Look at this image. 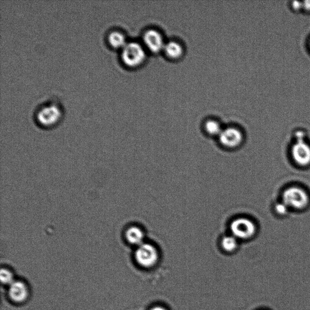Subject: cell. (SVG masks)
Segmentation results:
<instances>
[{
	"label": "cell",
	"mask_w": 310,
	"mask_h": 310,
	"mask_svg": "<svg viewBox=\"0 0 310 310\" xmlns=\"http://www.w3.org/2000/svg\"><path fill=\"white\" fill-rule=\"evenodd\" d=\"M126 241L133 246H140L144 240V233L140 227L132 226L126 230L125 233Z\"/></svg>",
	"instance_id": "obj_10"
},
{
	"label": "cell",
	"mask_w": 310,
	"mask_h": 310,
	"mask_svg": "<svg viewBox=\"0 0 310 310\" xmlns=\"http://www.w3.org/2000/svg\"><path fill=\"white\" fill-rule=\"evenodd\" d=\"M293 7L295 10H299L302 8V3L299 2H294L293 3Z\"/></svg>",
	"instance_id": "obj_16"
},
{
	"label": "cell",
	"mask_w": 310,
	"mask_h": 310,
	"mask_svg": "<svg viewBox=\"0 0 310 310\" xmlns=\"http://www.w3.org/2000/svg\"><path fill=\"white\" fill-rule=\"evenodd\" d=\"M150 310H167V309L164 308V306L157 305V306H155L152 307V308L150 309Z\"/></svg>",
	"instance_id": "obj_19"
},
{
	"label": "cell",
	"mask_w": 310,
	"mask_h": 310,
	"mask_svg": "<svg viewBox=\"0 0 310 310\" xmlns=\"http://www.w3.org/2000/svg\"><path fill=\"white\" fill-rule=\"evenodd\" d=\"M143 40L147 48L152 52H159L164 48L165 44L161 35L153 29L146 31Z\"/></svg>",
	"instance_id": "obj_8"
},
{
	"label": "cell",
	"mask_w": 310,
	"mask_h": 310,
	"mask_svg": "<svg viewBox=\"0 0 310 310\" xmlns=\"http://www.w3.org/2000/svg\"><path fill=\"white\" fill-rule=\"evenodd\" d=\"M291 155L296 163L301 166L310 164V146L302 140L294 144L291 149Z\"/></svg>",
	"instance_id": "obj_6"
},
{
	"label": "cell",
	"mask_w": 310,
	"mask_h": 310,
	"mask_svg": "<svg viewBox=\"0 0 310 310\" xmlns=\"http://www.w3.org/2000/svg\"><path fill=\"white\" fill-rule=\"evenodd\" d=\"M61 115V109L57 105L49 104L44 106L38 110L37 120L40 125L51 127L58 122Z\"/></svg>",
	"instance_id": "obj_5"
},
{
	"label": "cell",
	"mask_w": 310,
	"mask_h": 310,
	"mask_svg": "<svg viewBox=\"0 0 310 310\" xmlns=\"http://www.w3.org/2000/svg\"><path fill=\"white\" fill-rule=\"evenodd\" d=\"M164 49L165 54L170 58H179L183 54L182 46L179 43L174 42V41H170L165 44Z\"/></svg>",
	"instance_id": "obj_11"
},
{
	"label": "cell",
	"mask_w": 310,
	"mask_h": 310,
	"mask_svg": "<svg viewBox=\"0 0 310 310\" xmlns=\"http://www.w3.org/2000/svg\"><path fill=\"white\" fill-rule=\"evenodd\" d=\"M238 239L234 236H227L223 239L222 246L226 252H232L238 247Z\"/></svg>",
	"instance_id": "obj_13"
},
{
	"label": "cell",
	"mask_w": 310,
	"mask_h": 310,
	"mask_svg": "<svg viewBox=\"0 0 310 310\" xmlns=\"http://www.w3.org/2000/svg\"><path fill=\"white\" fill-rule=\"evenodd\" d=\"M108 41L114 47H123L126 44V39L122 32L118 31H112L108 35Z\"/></svg>",
	"instance_id": "obj_12"
},
{
	"label": "cell",
	"mask_w": 310,
	"mask_h": 310,
	"mask_svg": "<svg viewBox=\"0 0 310 310\" xmlns=\"http://www.w3.org/2000/svg\"><path fill=\"white\" fill-rule=\"evenodd\" d=\"M205 129L210 135H220L223 130L219 123L215 121L210 120L205 123Z\"/></svg>",
	"instance_id": "obj_14"
},
{
	"label": "cell",
	"mask_w": 310,
	"mask_h": 310,
	"mask_svg": "<svg viewBox=\"0 0 310 310\" xmlns=\"http://www.w3.org/2000/svg\"><path fill=\"white\" fill-rule=\"evenodd\" d=\"M9 295L14 302L17 303L25 302L29 296V290L27 285L22 281L15 280L10 285Z\"/></svg>",
	"instance_id": "obj_9"
},
{
	"label": "cell",
	"mask_w": 310,
	"mask_h": 310,
	"mask_svg": "<svg viewBox=\"0 0 310 310\" xmlns=\"http://www.w3.org/2000/svg\"><path fill=\"white\" fill-rule=\"evenodd\" d=\"M282 200L285 206L297 210L305 209L309 201L306 191L297 187L286 189L282 194Z\"/></svg>",
	"instance_id": "obj_1"
},
{
	"label": "cell",
	"mask_w": 310,
	"mask_h": 310,
	"mask_svg": "<svg viewBox=\"0 0 310 310\" xmlns=\"http://www.w3.org/2000/svg\"><path fill=\"white\" fill-rule=\"evenodd\" d=\"M277 208L278 209L277 210L280 211V214H285L286 212V209L284 205H279L278 206H277Z\"/></svg>",
	"instance_id": "obj_18"
},
{
	"label": "cell",
	"mask_w": 310,
	"mask_h": 310,
	"mask_svg": "<svg viewBox=\"0 0 310 310\" xmlns=\"http://www.w3.org/2000/svg\"><path fill=\"white\" fill-rule=\"evenodd\" d=\"M135 257L136 261L140 266L144 268H152L157 264L159 260V253L153 245L143 243L136 250Z\"/></svg>",
	"instance_id": "obj_3"
},
{
	"label": "cell",
	"mask_w": 310,
	"mask_h": 310,
	"mask_svg": "<svg viewBox=\"0 0 310 310\" xmlns=\"http://www.w3.org/2000/svg\"><path fill=\"white\" fill-rule=\"evenodd\" d=\"M219 137L221 143L229 148L240 146L243 140V135L240 130L234 128L223 130Z\"/></svg>",
	"instance_id": "obj_7"
},
{
	"label": "cell",
	"mask_w": 310,
	"mask_h": 310,
	"mask_svg": "<svg viewBox=\"0 0 310 310\" xmlns=\"http://www.w3.org/2000/svg\"><path fill=\"white\" fill-rule=\"evenodd\" d=\"M122 58L127 66L137 67L145 60L146 53L140 44L136 42L128 43L123 47Z\"/></svg>",
	"instance_id": "obj_2"
},
{
	"label": "cell",
	"mask_w": 310,
	"mask_h": 310,
	"mask_svg": "<svg viewBox=\"0 0 310 310\" xmlns=\"http://www.w3.org/2000/svg\"><path fill=\"white\" fill-rule=\"evenodd\" d=\"M0 276H1L0 278H1L2 283L5 285H10L15 281L13 274L11 273V271L5 268H2L0 272Z\"/></svg>",
	"instance_id": "obj_15"
},
{
	"label": "cell",
	"mask_w": 310,
	"mask_h": 310,
	"mask_svg": "<svg viewBox=\"0 0 310 310\" xmlns=\"http://www.w3.org/2000/svg\"><path fill=\"white\" fill-rule=\"evenodd\" d=\"M302 8L306 11H310V1L302 2Z\"/></svg>",
	"instance_id": "obj_17"
},
{
	"label": "cell",
	"mask_w": 310,
	"mask_h": 310,
	"mask_svg": "<svg viewBox=\"0 0 310 310\" xmlns=\"http://www.w3.org/2000/svg\"><path fill=\"white\" fill-rule=\"evenodd\" d=\"M232 235L237 239L247 240L253 237L256 231L255 224L246 218H240L232 221L230 224Z\"/></svg>",
	"instance_id": "obj_4"
}]
</instances>
